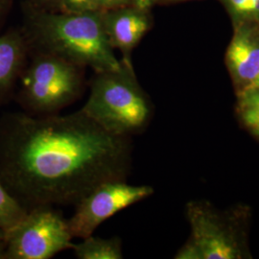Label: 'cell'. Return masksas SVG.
I'll use <instances>...</instances> for the list:
<instances>
[{"label":"cell","mask_w":259,"mask_h":259,"mask_svg":"<svg viewBox=\"0 0 259 259\" xmlns=\"http://www.w3.org/2000/svg\"><path fill=\"white\" fill-rule=\"evenodd\" d=\"M172 1H180V0H172Z\"/></svg>","instance_id":"obj_23"},{"label":"cell","mask_w":259,"mask_h":259,"mask_svg":"<svg viewBox=\"0 0 259 259\" xmlns=\"http://www.w3.org/2000/svg\"><path fill=\"white\" fill-rule=\"evenodd\" d=\"M226 60L237 93L250 87L259 74V31L249 27L235 30Z\"/></svg>","instance_id":"obj_9"},{"label":"cell","mask_w":259,"mask_h":259,"mask_svg":"<svg viewBox=\"0 0 259 259\" xmlns=\"http://www.w3.org/2000/svg\"><path fill=\"white\" fill-rule=\"evenodd\" d=\"M104 27L113 49H118L122 54V62L131 64V53L150 27L145 11L136 7H126L103 12Z\"/></svg>","instance_id":"obj_8"},{"label":"cell","mask_w":259,"mask_h":259,"mask_svg":"<svg viewBox=\"0 0 259 259\" xmlns=\"http://www.w3.org/2000/svg\"><path fill=\"white\" fill-rule=\"evenodd\" d=\"M13 0H0V24L3 21L6 15L8 14L10 8L12 6Z\"/></svg>","instance_id":"obj_19"},{"label":"cell","mask_w":259,"mask_h":259,"mask_svg":"<svg viewBox=\"0 0 259 259\" xmlns=\"http://www.w3.org/2000/svg\"><path fill=\"white\" fill-rule=\"evenodd\" d=\"M131 153V138L103 129L82 110L0 120V180L27 210L75 205L103 183L126 180Z\"/></svg>","instance_id":"obj_1"},{"label":"cell","mask_w":259,"mask_h":259,"mask_svg":"<svg viewBox=\"0 0 259 259\" xmlns=\"http://www.w3.org/2000/svg\"><path fill=\"white\" fill-rule=\"evenodd\" d=\"M29 49L25 37L18 31L0 36V103L10 97L25 68Z\"/></svg>","instance_id":"obj_10"},{"label":"cell","mask_w":259,"mask_h":259,"mask_svg":"<svg viewBox=\"0 0 259 259\" xmlns=\"http://www.w3.org/2000/svg\"><path fill=\"white\" fill-rule=\"evenodd\" d=\"M27 211L0 180V229L4 232H8L26 215Z\"/></svg>","instance_id":"obj_13"},{"label":"cell","mask_w":259,"mask_h":259,"mask_svg":"<svg viewBox=\"0 0 259 259\" xmlns=\"http://www.w3.org/2000/svg\"><path fill=\"white\" fill-rule=\"evenodd\" d=\"M236 113L245 129L259 139V88L248 87L237 93Z\"/></svg>","instance_id":"obj_12"},{"label":"cell","mask_w":259,"mask_h":259,"mask_svg":"<svg viewBox=\"0 0 259 259\" xmlns=\"http://www.w3.org/2000/svg\"><path fill=\"white\" fill-rule=\"evenodd\" d=\"M83 68L56 56L35 53L20 75L18 101L24 112L57 114L74 103L83 92Z\"/></svg>","instance_id":"obj_5"},{"label":"cell","mask_w":259,"mask_h":259,"mask_svg":"<svg viewBox=\"0 0 259 259\" xmlns=\"http://www.w3.org/2000/svg\"><path fill=\"white\" fill-rule=\"evenodd\" d=\"M24 35L28 49L53 55L95 72L118 70L123 62L107 37L103 12L55 13L37 10Z\"/></svg>","instance_id":"obj_2"},{"label":"cell","mask_w":259,"mask_h":259,"mask_svg":"<svg viewBox=\"0 0 259 259\" xmlns=\"http://www.w3.org/2000/svg\"><path fill=\"white\" fill-rule=\"evenodd\" d=\"M250 87H255V88H259V74L257 77L255 78V80L253 81V83L250 84Z\"/></svg>","instance_id":"obj_21"},{"label":"cell","mask_w":259,"mask_h":259,"mask_svg":"<svg viewBox=\"0 0 259 259\" xmlns=\"http://www.w3.org/2000/svg\"><path fill=\"white\" fill-rule=\"evenodd\" d=\"M91 93L82 111L103 129L131 138L150 119L151 106L140 89L133 66L123 63L118 70L95 72Z\"/></svg>","instance_id":"obj_3"},{"label":"cell","mask_w":259,"mask_h":259,"mask_svg":"<svg viewBox=\"0 0 259 259\" xmlns=\"http://www.w3.org/2000/svg\"><path fill=\"white\" fill-rule=\"evenodd\" d=\"M244 18L259 20V0L247 1L244 12Z\"/></svg>","instance_id":"obj_16"},{"label":"cell","mask_w":259,"mask_h":259,"mask_svg":"<svg viewBox=\"0 0 259 259\" xmlns=\"http://www.w3.org/2000/svg\"><path fill=\"white\" fill-rule=\"evenodd\" d=\"M154 193L149 185H133L126 180L105 182L96 186L75 204L74 213L67 220L73 237L85 238L115 213L137 204Z\"/></svg>","instance_id":"obj_7"},{"label":"cell","mask_w":259,"mask_h":259,"mask_svg":"<svg viewBox=\"0 0 259 259\" xmlns=\"http://www.w3.org/2000/svg\"><path fill=\"white\" fill-rule=\"evenodd\" d=\"M157 0H134V6L141 11H147L150 9Z\"/></svg>","instance_id":"obj_18"},{"label":"cell","mask_w":259,"mask_h":259,"mask_svg":"<svg viewBox=\"0 0 259 259\" xmlns=\"http://www.w3.org/2000/svg\"><path fill=\"white\" fill-rule=\"evenodd\" d=\"M72 238L62 213L53 206H36L5 232L6 259L51 258L62 250L71 249Z\"/></svg>","instance_id":"obj_6"},{"label":"cell","mask_w":259,"mask_h":259,"mask_svg":"<svg viewBox=\"0 0 259 259\" xmlns=\"http://www.w3.org/2000/svg\"><path fill=\"white\" fill-rule=\"evenodd\" d=\"M229 3V7L232 14L236 17L244 18L245 7L248 0H227Z\"/></svg>","instance_id":"obj_17"},{"label":"cell","mask_w":259,"mask_h":259,"mask_svg":"<svg viewBox=\"0 0 259 259\" xmlns=\"http://www.w3.org/2000/svg\"><path fill=\"white\" fill-rule=\"evenodd\" d=\"M4 236H5V232L0 229V240H1V239H4Z\"/></svg>","instance_id":"obj_22"},{"label":"cell","mask_w":259,"mask_h":259,"mask_svg":"<svg viewBox=\"0 0 259 259\" xmlns=\"http://www.w3.org/2000/svg\"><path fill=\"white\" fill-rule=\"evenodd\" d=\"M37 10L52 11L54 8H63L65 0H30Z\"/></svg>","instance_id":"obj_15"},{"label":"cell","mask_w":259,"mask_h":259,"mask_svg":"<svg viewBox=\"0 0 259 259\" xmlns=\"http://www.w3.org/2000/svg\"><path fill=\"white\" fill-rule=\"evenodd\" d=\"M65 1H64V3H65ZM63 7H64V5H63Z\"/></svg>","instance_id":"obj_24"},{"label":"cell","mask_w":259,"mask_h":259,"mask_svg":"<svg viewBox=\"0 0 259 259\" xmlns=\"http://www.w3.org/2000/svg\"><path fill=\"white\" fill-rule=\"evenodd\" d=\"M71 249L79 259L123 258L122 242L119 237L101 238L88 236L78 244H72Z\"/></svg>","instance_id":"obj_11"},{"label":"cell","mask_w":259,"mask_h":259,"mask_svg":"<svg viewBox=\"0 0 259 259\" xmlns=\"http://www.w3.org/2000/svg\"><path fill=\"white\" fill-rule=\"evenodd\" d=\"M248 212L244 206L220 211L207 202H189L186 216L191 234L175 258H250Z\"/></svg>","instance_id":"obj_4"},{"label":"cell","mask_w":259,"mask_h":259,"mask_svg":"<svg viewBox=\"0 0 259 259\" xmlns=\"http://www.w3.org/2000/svg\"><path fill=\"white\" fill-rule=\"evenodd\" d=\"M134 0H65L63 9L68 12H106L126 7Z\"/></svg>","instance_id":"obj_14"},{"label":"cell","mask_w":259,"mask_h":259,"mask_svg":"<svg viewBox=\"0 0 259 259\" xmlns=\"http://www.w3.org/2000/svg\"><path fill=\"white\" fill-rule=\"evenodd\" d=\"M0 259H6V247L4 239L0 240Z\"/></svg>","instance_id":"obj_20"}]
</instances>
